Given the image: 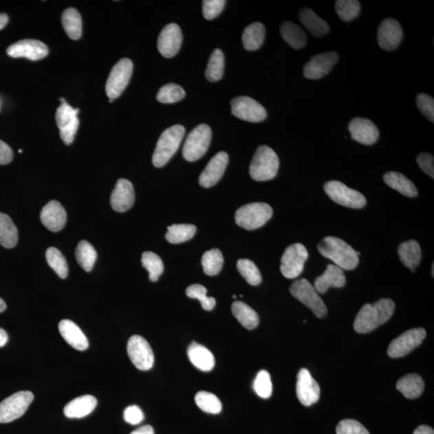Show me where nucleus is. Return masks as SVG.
Segmentation results:
<instances>
[{"instance_id": "20e7f679", "label": "nucleus", "mask_w": 434, "mask_h": 434, "mask_svg": "<svg viewBox=\"0 0 434 434\" xmlns=\"http://www.w3.org/2000/svg\"><path fill=\"white\" fill-rule=\"evenodd\" d=\"M279 169V159L268 146L257 149L250 166V174L256 181H267L275 178Z\"/></svg>"}, {"instance_id": "09e8293b", "label": "nucleus", "mask_w": 434, "mask_h": 434, "mask_svg": "<svg viewBox=\"0 0 434 434\" xmlns=\"http://www.w3.org/2000/svg\"><path fill=\"white\" fill-rule=\"evenodd\" d=\"M186 294L190 299H198L205 311H212L216 306V299L207 296V289L199 284L188 286L186 290Z\"/></svg>"}, {"instance_id": "bf43d9fd", "label": "nucleus", "mask_w": 434, "mask_h": 434, "mask_svg": "<svg viewBox=\"0 0 434 434\" xmlns=\"http://www.w3.org/2000/svg\"><path fill=\"white\" fill-rule=\"evenodd\" d=\"M413 434H434L433 428L431 426H426V424H423V426H420L416 431H414Z\"/></svg>"}, {"instance_id": "0e129e2a", "label": "nucleus", "mask_w": 434, "mask_h": 434, "mask_svg": "<svg viewBox=\"0 0 434 434\" xmlns=\"http://www.w3.org/2000/svg\"><path fill=\"white\" fill-rule=\"evenodd\" d=\"M433 270H434V266H433H433H432V275H433V274H434L433 273Z\"/></svg>"}, {"instance_id": "a18cd8bd", "label": "nucleus", "mask_w": 434, "mask_h": 434, "mask_svg": "<svg viewBox=\"0 0 434 434\" xmlns=\"http://www.w3.org/2000/svg\"><path fill=\"white\" fill-rule=\"evenodd\" d=\"M360 3L356 0H338L336 3L338 16L345 22L354 20L360 15Z\"/></svg>"}, {"instance_id": "4d7b16f0", "label": "nucleus", "mask_w": 434, "mask_h": 434, "mask_svg": "<svg viewBox=\"0 0 434 434\" xmlns=\"http://www.w3.org/2000/svg\"><path fill=\"white\" fill-rule=\"evenodd\" d=\"M13 159V152L7 143L0 140V165L11 163Z\"/></svg>"}, {"instance_id": "864d4df0", "label": "nucleus", "mask_w": 434, "mask_h": 434, "mask_svg": "<svg viewBox=\"0 0 434 434\" xmlns=\"http://www.w3.org/2000/svg\"><path fill=\"white\" fill-rule=\"evenodd\" d=\"M417 106L428 120L434 122V100L426 94H420L417 97Z\"/></svg>"}, {"instance_id": "f8f14e48", "label": "nucleus", "mask_w": 434, "mask_h": 434, "mask_svg": "<svg viewBox=\"0 0 434 434\" xmlns=\"http://www.w3.org/2000/svg\"><path fill=\"white\" fill-rule=\"evenodd\" d=\"M133 73V63L130 59L123 58L113 67L106 85V92L109 99H116L127 88Z\"/></svg>"}, {"instance_id": "cd10ccee", "label": "nucleus", "mask_w": 434, "mask_h": 434, "mask_svg": "<svg viewBox=\"0 0 434 434\" xmlns=\"http://www.w3.org/2000/svg\"><path fill=\"white\" fill-rule=\"evenodd\" d=\"M188 356L191 363L199 370L210 371L213 369L215 358L206 347L193 342L188 347Z\"/></svg>"}, {"instance_id": "f3484780", "label": "nucleus", "mask_w": 434, "mask_h": 434, "mask_svg": "<svg viewBox=\"0 0 434 434\" xmlns=\"http://www.w3.org/2000/svg\"><path fill=\"white\" fill-rule=\"evenodd\" d=\"M296 393L299 402L305 406H311L321 398V388L306 369L300 370L298 374Z\"/></svg>"}, {"instance_id": "72a5a7b5", "label": "nucleus", "mask_w": 434, "mask_h": 434, "mask_svg": "<svg viewBox=\"0 0 434 434\" xmlns=\"http://www.w3.org/2000/svg\"><path fill=\"white\" fill-rule=\"evenodd\" d=\"M265 36V28L260 22L251 23L242 34L243 45L248 51L259 50L263 45Z\"/></svg>"}, {"instance_id": "f03ea898", "label": "nucleus", "mask_w": 434, "mask_h": 434, "mask_svg": "<svg viewBox=\"0 0 434 434\" xmlns=\"http://www.w3.org/2000/svg\"><path fill=\"white\" fill-rule=\"evenodd\" d=\"M318 250L321 255L332 260L342 270H351L359 264V256L347 242L335 237H327L319 242Z\"/></svg>"}, {"instance_id": "473e14b6", "label": "nucleus", "mask_w": 434, "mask_h": 434, "mask_svg": "<svg viewBox=\"0 0 434 434\" xmlns=\"http://www.w3.org/2000/svg\"><path fill=\"white\" fill-rule=\"evenodd\" d=\"M397 389L408 399H416L423 393L424 380L421 376L412 373L403 376L397 383Z\"/></svg>"}, {"instance_id": "603ef678", "label": "nucleus", "mask_w": 434, "mask_h": 434, "mask_svg": "<svg viewBox=\"0 0 434 434\" xmlns=\"http://www.w3.org/2000/svg\"><path fill=\"white\" fill-rule=\"evenodd\" d=\"M226 3V0H205L203 2L204 18L208 21L217 18L224 10Z\"/></svg>"}, {"instance_id": "6e6d98bb", "label": "nucleus", "mask_w": 434, "mask_h": 434, "mask_svg": "<svg viewBox=\"0 0 434 434\" xmlns=\"http://www.w3.org/2000/svg\"><path fill=\"white\" fill-rule=\"evenodd\" d=\"M417 164L424 171V173L428 175L429 177L434 178V158L431 154L422 153L417 156Z\"/></svg>"}, {"instance_id": "c9c22d12", "label": "nucleus", "mask_w": 434, "mask_h": 434, "mask_svg": "<svg viewBox=\"0 0 434 434\" xmlns=\"http://www.w3.org/2000/svg\"><path fill=\"white\" fill-rule=\"evenodd\" d=\"M62 25L71 39L78 40L82 36L83 20L75 8H68L62 14Z\"/></svg>"}, {"instance_id": "4468645a", "label": "nucleus", "mask_w": 434, "mask_h": 434, "mask_svg": "<svg viewBox=\"0 0 434 434\" xmlns=\"http://www.w3.org/2000/svg\"><path fill=\"white\" fill-rule=\"evenodd\" d=\"M231 109L233 116L247 122H260L264 121L267 117L264 107L250 97L233 98L231 101Z\"/></svg>"}, {"instance_id": "f257e3e1", "label": "nucleus", "mask_w": 434, "mask_h": 434, "mask_svg": "<svg viewBox=\"0 0 434 434\" xmlns=\"http://www.w3.org/2000/svg\"><path fill=\"white\" fill-rule=\"evenodd\" d=\"M394 311L395 303L389 299L378 300L373 304H365L355 319V331L361 334L374 331L388 322Z\"/></svg>"}, {"instance_id": "de8ad7c7", "label": "nucleus", "mask_w": 434, "mask_h": 434, "mask_svg": "<svg viewBox=\"0 0 434 434\" xmlns=\"http://www.w3.org/2000/svg\"><path fill=\"white\" fill-rule=\"evenodd\" d=\"M184 89L179 85L170 83L164 85L157 94V100L161 103L170 104L181 101L185 97Z\"/></svg>"}, {"instance_id": "f704fd0d", "label": "nucleus", "mask_w": 434, "mask_h": 434, "mask_svg": "<svg viewBox=\"0 0 434 434\" xmlns=\"http://www.w3.org/2000/svg\"><path fill=\"white\" fill-rule=\"evenodd\" d=\"M232 312L238 322L248 330H252L259 326V314L247 304L240 301L233 303Z\"/></svg>"}, {"instance_id": "79ce46f5", "label": "nucleus", "mask_w": 434, "mask_h": 434, "mask_svg": "<svg viewBox=\"0 0 434 434\" xmlns=\"http://www.w3.org/2000/svg\"><path fill=\"white\" fill-rule=\"evenodd\" d=\"M195 400L197 406L205 413L217 414L221 412L222 404L216 395L200 391L195 395Z\"/></svg>"}, {"instance_id": "c03bdc74", "label": "nucleus", "mask_w": 434, "mask_h": 434, "mask_svg": "<svg viewBox=\"0 0 434 434\" xmlns=\"http://www.w3.org/2000/svg\"><path fill=\"white\" fill-rule=\"evenodd\" d=\"M142 266L149 272V279L151 281H158L164 273V266L160 257L152 252H143L142 256Z\"/></svg>"}, {"instance_id": "1a4fd4ad", "label": "nucleus", "mask_w": 434, "mask_h": 434, "mask_svg": "<svg viewBox=\"0 0 434 434\" xmlns=\"http://www.w3.org/2000/svg\"><path fill=\"white\" fill-rule=\"evenodd\" d=\"M34 399L30 391H21L14 393L0 403V423L15 421L25 413Z\"/></svg>"}, {"instance_id": "423d86ee", "label": "nucleus", "mask_w": 434, "mask_h": 434, "mask_svg": "<svg viewBox=\"0 0 434 434\" xmlns=\"http://www.w3.org/2000/svg\"><path fill=\"white\" fill-rule=\"evenodd\" d=\"M212 140V130L206 124L194 128L186 140L184 149V158L189 162L199 160L206 153Z\"/></svg>"}, {"instance_id": "6ab92c4d", "label": "nucleus", "mask_w": 434, "mask_h": 434, "mask_svg": "<svg viewBox=\"0 0 434 434\" xmlns=\"http://www.w3.org/2000/svg\"><path fill=\"white\" fill-rule=\"evenodd\" d=\"M183 42V34L176 23L164 27L158 38V50L166 58H171L178 54Z\"/></svg>"}, {"instance_id": "4be33fe9", "label": "nucleus", "mask_w": 434, "mask_h": 434, "mask_svg": "<svg viewBox=\"0 0 434 434\" xmlns=\"http://www.w3.org/2000/svg\"><path fill=\"white\" fill-rule=\"evenodd\" d=\"M228 163V155L226 152H219L208 162L206 168L199 175V183L204 188H211L217 184L225 173Z\"/></svg>"}, {"instance_id": "4c0bfd02", "label": "nucleus", "mask_w": 434, "mask_h": 434, "mask_svg": "<svg viewBox=\"0 0 434 434\" xmlns=\"http://www.w3.org/2000/svg\"><path fill=\"white\" fill-rule=\"evenodd\" d=\"M224 69H225V56L220 49H216L209 57L205 77L209 82H217L222 78Z\"/></svg>"}, {"instance_id": "69168bd1", "label": "nucleus", "mask_w": 434, "mask_h": 434, "mask_svg": "<svg viewBox=\"0 0 434 434\" xmlns=\"http://www.w3.org/2000/svg\"><path fill=\"white\" fill-rule=\"evenodd\" d=\"M232 298H233V299H237L236 295H233Z\"/></svg>"}, {"instance_id": "2eb2a0df", "label": "nucleus", "mask_w": 434, "mask_h": 434, "mask_svg": "<svg viewBox=\"0 0 434 434\" xmlns=\"http://www.w3.org/2000/svg\"><path fill=\"white\" fill-rule=\"evenodd\" d=\"M426 336L423 328H414L402 334L390 343L388 355L391 358H400L409 354L421 345Z\"/></svg>"}, {"instance_id": "58836bf2", "label": "nucleus", "mask_w": 434, "mask_h": 434, "mask_svg": "<svg viewBox=\"0 0 434 434\" xmlns=\"http://www.w3.org/2000/svg\"><path fill=\"white\" fill-rule=\"evenodd\" d=\"M75 254L78 264L85 271L90 272L93 270L98 254L90 243L87 241H80Z\"/></svg>"}, {"instance_id": "49530a36", "label": "nucleus", "mask_w": 434, "mask_h": 434, "mask_svg": "<svg viewBox=\"0 0 434 434\" xmlns=\"http://www.w3.org/2000/svg\"><path fill=\"white\" fill-rule=\"evenodd\" d=\"M237 270L247 283L251 285H259L262 281L261 272L250 260L241 259L237 261Z\"/></svg>"}, {"instance_id": "a19ab883", "label": "nucleus", "mask_w": 434, "mask_h": 434, "mask_svg": "<svg viewBox=\"0 0 434 434\" xmlns=\"http://www.w3.org/2000/svg\"><path fill=\"white\" fill-rule=\"evenodd\" d=\"M224 265V257L220 250L213 249L207 251L202 257L204 272L208 276L220 273Z\"/></svg>"}, {"instance_id": "13d9d810", "label": "nucleus", "mask_w": 434, "mask_h": 434, "mask_svg": "<svg viewBox=\"0 0 434 434\" xmlns=\"http://www.w3.org/2000/svg\"><path fill=\"white\" fill-rule=\"evenodd\" d=\"M131 434H155V431L153 427L144 426L136 429V431H133Z\"/></svg>"}, {"instance_id": "5fc2aeb1", "label": "nucleus", "mask_w": 434, "mask_h": 434, "mask_svg": "<svg viewBox=\"0 0 434 434\" xmlns=\"http://www.w3.org/2000/svg\"><path fill=\"white\" fill-rule=\"evenodd\" d=\"M144 419L142 409L137 405H131L124 411V420L131 424H138L141 423Z\"/></svg>"}, {"instance_id": "a878e982", "label": "nucleus", "mask_w": 434, "mask_h": 434, "mask_svg": "<svg viewBox=\"0 0 434 434\" xmlns=\"http://www.w3.org/2000/svg\"><path fill=\"white\" fill-rule=\"evenodd\" d=\"M59 332L64 340L74 349L78 351L87 350L89 341L80 328L69 319H64L59 323Z\"/></svg>"}, {"instance_id": "680f3d73", "label": "nucleus", "mask_w": 434, "mask_h": 434, "mask_svg": "<svg viewBox=\"0 0 434 434\" xmlns=\"http://www.w3.org/2000/svg\"><path fill=\"white\" fill-rule=\"evenodd\" d=\"M8 16L7 14L0 13V30H3L7 25L8 22Z\"/></svg>"}, {"instance_id": "c85d7f7f", "label": "nucleus", "mask_w": 434, "mask_h": 434, "mask_svg": "<svg viewBox=\"0 0 434 434\" xmlns=\"http://www.w3.org/2000/svg\"><path fill=\"white\" fill-rule=\"evenodd\" d=\"M299 21L314 37H323L330 32L328 23L318 17L311 9H303L299 12Z\"/></svg>"}, {"instance_id": "052dcab7", "label": "nucleus", "mask_w": 434, "mask_h": 434, "mask_svg": "<svg viewBox=\"0 0 434 434\" xmlns=\"http://www.w3.org/2000/svg\"><path fill=\"white\" fill-rule=\"evenodd\" d=\"M8 341V336L7 332L3 329L0 328V347L6 346Z\"/></svg>"}, {"instance_id": "e433bc0d", "label": "nucleus", "mask_w": 434, "mask_h": 434, "mask_svg": "<svg viewBox=\"0 0 434 434\" xmlns=\"http://www.w3.org/2000/svg\"><path fill=\"white\" fill-rule=\"evenodd\" d=\"M18 243V230L10 217L0 213V245L12 249Z\"/></svg>"}, {"instance_id": "7ed1b4c3", "label": "nucleus", "mask_w": 434, "mask_h": 434, "mask_svg": "<svg viewBox=\"0 0 434 434\" xmlns=\"http://www.w3.org/2000/svg\"><path fill=\"white\" fill-rule=\"evenodd\" d=\"M184 135L185 128L181 125L171 127L162 133L152 157V163L156 168H162L173 158Z\"/></svg>"}, {"instance_id": "a211bd4d", "label": "nucleus", "mask_w": 434, "mask_h": 434, "mask_svg": "<svg viewBox=\"0 0 434 434\" xmlns=\"http://www.w3.org/2000/svg\"><path fill=\"white\" fill-rule=\"evenodd\" d=\"M7 52L14 58L25 57L31 61H39L49 54V47L40 41L23 40L9 46Z\"/></svg>"}, {"instance_id": "ea45409f", "label": "nucleus", "mask_w": 434, "mask_h": 434, "mask_svg": "<svg viewBox=\"0 0 434 434\" xmlns=\"http://www.w3.org/2000/svg\"><path fill=\"white\" fill-rule=\"evenodd\" d=\"M166 239L171 244H180L188 241L197 232V227L193 225H173L168 228Z\"/></svg>"}, {"instance_id": "412c9836", "label": "nucleus", "mask_w": 434, "mask_h": 434, "mask_svg": "<svg viewBox=\"0 0 434 434\" xmlns=\"http://www.w3.org/2000/svg\"><path fill=\"white\" fill-rule=\"evenodd\" d=\"M352 140L364 145H373L380 137L378 128L369 119L353 118L348 126Z\"/></svg>"}, {"instance_id": "8fccbe9b", "label": "nucleus", "mask_w": 434, "mask_h": 434, "mask_svg": "<svg viewBox=\"0 0 434 434\" xmlns=\"http://www.w3.org/2000/svg\"><path fill=\"white\" fill-rule=\"evenodd\" d=\"M254 389L256 393L261 398L267 399L271 397L273 386H272L271 378L268 371L262 370L257 373L254 383Z\"/></svg>"}, {"instance_id": "2f4dec72", "label": "nucleus", "mask_w": 434, "mask_h": 434, "mask_svg": "<svg viewBox=\"0 0 434 434\" xmlns=\"http://www.w3.org/2000/svg\"><path fill=\"white\" fill-rule=\"evenodd\" d=\"M281 34L284 41L294 50H301L307 45L306 33L301 27L293 22H284L281 26Z\"/></svg>"}, {"instance_id": "37998d69", "label": "nucleus", "mask_w": 434, "mask_h": 434, "mask_svg": "<svg viewBox=\"0 0 434 434\" xmlns=\"http://www.w3.org/2000/svg\"><path fill=\"white\" fill-rule=\"evenodd\" d=\"M47 264L54 270L61 279H65L68 276L69 267L65 257L56 248L51 247L46 251Z\"/></svg>"}, {"instance_id": "7c9ffc66", "label": "nucleus", "mask_w": 434, "mask_h": 434, "mask_svg": "<svg viewBox=\"0 0 434 434\" xmlns=\"http://www.w3.org/2000/svg\"><path fill=\"white\" fill-rule=\"evenodd\" d=\"M398 255L404 266L414 272L421 263V247L416 241H409L402 243L398 248Z\"/></svg>"}, {"instance_id": "9b49d317", "label": "nucleus", "mask_w": 434, "mask_h": 434, "mask_svg": "<svg viewBox=\"0 0 434 434\" xmlns=\"http://www.w3.org/2000/svg\"><path fill=\"white\" fill-rule=\"evenodd\" d=\"M308 252L300 243L290 246L281 260V272L286 279H296L303 273L305 262L308 259Z\"/></svg>"}, {"instance_id": "3c124183", "label": "nucleus", "mask_w": 434, "mask_h": 434, "mask_svg": "<svg viewBox=\"0 0 434 434\" xmlns=\"http://www.w3.org/2000/svg\"><path fill=\"white\" fill-rule=\"evenodd\" d=\"M337 434H370L363 424L356 420L345 419L338 424Z\"/></svg>"}, {"instance_id": "c756f323", "label": "nucleus", "mask_w": 434, "mask_h": 434, "mask_svg": "<svg viewBox=\"0 0 434 434\" xmlns=\"http://www.w3.org/2000/svg\"><path fill=\"white\" fill-rule=\"evenodd\" d=\"M383 179L385 184L390 188L398 191L405 197H416L418 195L416 186L402 173L389 171V173L384 174Z\"/></svg>"}, {"instance_id": "ddd939ff", "label": "nucleus", "mask_w": 434, "mask_h": 434, "mask_svg": "<svg viewBox=\"0 0 434 434\" xmlns=\"http://www.w3.org/2000/svg\"><path fill=\"white\" fill-rule=\"evenodd\" d=\"M127 353L133 365L141 371H149L154 365L153 351L144 338L133 336L127 343Z\"/></svg>"}, {"instance_id": "9d476101", "label": "nucleus", "mask_w": 434, "mask_h": 434, "mask_svg": "<svg viewBox=\"0 0 434 434\" xmlns=\"http://www.w3.org/2000/svg\"><path fill=\"white\" fill-rule=\"evenodd\" d=\"M60 101L61 105L57 109L56 121L60 130L61 140L65 144L70 145L74 141L79 127V109L70 107L64 98H61Z\"/></svg>"}, {"instance_id": "39448f33", "label": "nucleus", "mask_w": 434, "mask_h": 434, "mask_svg": "<svg viewBox=\"0 0 434 434\" xmlns=\"http://www.w3.org/2000/svg\"><path fill=\"white\" fill-rule=\"evenodd\" d=\"M273 216V209L265 203H252L237 210V226L247 230H257L268 222Z\"/></svg>"}, {"instance_id": "e2e57ef3", "label": "nucleus", "mask_w": 434, "mask_h": 434, "mask_svg": "<svg viewBox=\"0 0 434 434\" xmlns=\"http://www.w3.org/2000/svg\"><path fill=\"white\" fill-rule=\"evenodd\" d=\"M6 308H7V305L6 302H4L3 300L1 298H0V313H2L4 311H6Z\"/></svg>"}, {"instance_id": "0eeeda50", "label": "nucleus", "mask_w": 434, "mask_h": 434, "mask_svg": "<svg viewBox=\"0 0 434 434\" xmlns=\"http://www.w3.org/2000/svg\"><path fill=\"white\" fill-rule=\"evenodd\" d=\"M290 292L294 298L307 306L318 318H324L327 316V309L325 303L319 297L314 286L309 283L307 279H300L290 286Z\"/></svg>"}, {"instance_id": "aec40b11", "label": "nucleus", "mask_w": 434, "mask_h": 434, "mask_svg": "<svg viewBox=\"0 0 434 434\" xmlns=\"http://www.w3.org/2000/svg\"><path fill=\"white\" fill-rule=\"evenodd\" d=\"M403 30L400 23L393 19H386L381 22L378 32V45L386 51H393L402 42Z\"/></svg>"}, {"instance_id": "5701e85b", "label": "nucleus", "mask_w": 434, "mask_h": 434, "mask_svg": "<svg viewBox=\"0 0 434 434\" xmlns=\"http://www.w3.org/2000/svg\"><path fill=\"white\" fill-rule=\"evenodd\" d=\"M135 197V190L131 181L126 179L118 180L111 194V207L114 211L125 213L133 207Z\"/></svg>"}, {"instance_id": "6e6552de", "label": "nucleus", "mask_w": 434, "mask_h": 434, "mask_svg": "<svg viewBox=\"0 0 434 434\" xmlns=\"http://www.w3.org/2000/svg\"><path fill=\"white\" fill-rule=\"evenodd\" d=\"M324 191L334 202L342 206L359 209L364 208L367 203L363 194L348 188L340 181H329L324 185Z\"/></svg>"}, {"instance_id": "dca6fc26", "label": "nucleus", "mask_w": 434, "mask_h": 434, "mask_svg": "<svg viewBox=\"0 0 434 434\" xmlns=\"http://www.w3.org/2000/svg\"><path fill=\"white\" fill-rule=\"evenodd\" d=\"M338 61L336 52H327L312 57L304 66V77L311 80H318L332 70Z\"/></svg>"}, {"instance_id": "bb28decb", "label": "nucleus", "mask_w": 434, "mask_h": 434, "mask_svg": "<svg viewBox=\"0 0 434 434\" xmlns=\"http://www.w3.org/2000/svg\"><path fill=\"white\" fill-rule=\"evenodd\" d=\"M98 400L91 395L76 398L65 405L64 413L69 418H83L91 413L96 408Z\"/></svg>"}, {"instance_id": "b1692460", "label": "nucleus", "mask_w": 434, "mask_h": 434, "mask_svg": "<svg viewBox=\"0 0 434 434\" xmlns=\"http://www.w3.org/2000/svg\"><path fill=\"white\" fill-rule=\"evenodd\" d=\"M41 220L47 230L59 232L65 226L67 214L62 205L56 200L47 203L41 213Z\"/></svg>"}, {"instance_id": "393cba45", "label": "nucleus", "mask_w": 434, "mask_h": 434, "mask_svg": "<svg viewBox=\"0 0 434 434\" xmlns=\"http://www.w3.org/2000/svg\"><path fill=\"white\" fill-rule=\"evenodd\" d=\"M346 284L343 270L336 265L329 264L324 274L314 281V288L318 293L325 294L331 287L342 288Z\"/></svg>"}]
</instances>
